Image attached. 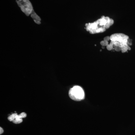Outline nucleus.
<instances>
[{
    "label": "nucleus",
    "instance_id": "5",
    "mask_svg": "<svg viewBox=\"0 0 135 135\" xmlns=\"http://www.w3.org/2000/svg\"><path fill=\"white\" fill-rule=\"evenodd\" d=\"M31 16L33 19V21L36 23L37 24H40L41 23V19L40 17L35 13V12L33 10L32 11V13H31Z\"/></svg>",
    "mask_w": 135,
    "mask_h": 135
},
{
    "label": "nucleus",
    "instance_id": "7",
    "mask_svg": "<svg viewBox=\"0 0 135 135\" xmlns=\"http://www.w3.org/2000/svg\"><path fill=\"white\" fill-rule=\"evenodd\" d=\"M17 115V113H14L12 114V115H10V116H9L8 117V119L10 121H12L15 119L16 116Z\"/></svg>",
    "mask_w": 135,
    "mask_h": 135
},
{
    "label": "nucleus",
    "instance_id": "14",
    "mask_svg": "<svg viewBox=\"0 0 135 135\" xmlns=\"http://www.w3.org/2000/svg\"><path fill=\"white\" fill-rule=\"evenodd\" d=\"M119 42L116 41L114 45H113V47L114 46H119Z\"/></svg>",
    "mask_w": 135,
    "mask_h": 135
},
{
    "label": "nucleus",
    "instance_id": "8",
    "mask_svg": "<svg viewBox=\"0 0 135 135\" xmlns=\"http://www.w3.org/2000/svg\"><path fill=\"white\" fill-rule=\"evenodd\" d=\"M100 44H101V45H102V46H107V45L109 44V42H108V41L104 40L103 41H101V42H100Z\"/></svg>",
    "mask_w": 135,
    "mask_h": 135
},
{
    "label": "nucleus",
    "instance_id": "1",
    "mask_svg": "<svg viewBox=\"0 0 135 135\" xmlns=\"http://www.w3.org/2000/svg\"><path fill=\"white\" fill-rule=\"evenodd\" d=\"M110 19L109 17L102 16L101 18L94 23H88L86 30L92 34L103 32L111 26Z\"/></svg>",
    "mask_w": 135,
    "mask_h": 135
},
{
    "label": "nucleus",
    "instance_id": "3",
    "mask_svg": "<svg viewBox=\"0 0 135 135\" xmlns=\"http://www.w3.org/2000/svg\"><path fill=\"white\" fill-rule=\"evenodd\" d=\"M21 10L27 16L31 15L33 10L31 3L29 0H16Z\"/></svg>",
    "mask_w": 135,
    "mask_h": 135
},
{
    "label": "nucleus",
    "instance_id": "13",
    "mask_svg": "<svg viewBox=\"0 0 135 135\" xmlns=\"http://www.w3.org/2000/svg\"><path fill=\"white\" fill-rule=\"evenodd\" d=\"M114 24V20L112 18L110 19V26Z\"/></svg>",
    "mask_w": 135,
    "mask_h": 135
},
{
    "label": "nucleus",
    "instance_id": "2",
    "mask_svg": "<svg viewBox=\"0 0 135 135\" xmlns=\"http://www.w3.org/2000/svg\"><path fill=\"white\" fill-rule=\"evenodd\" d=\"M69 95L74 101H80L84 99V92L81 87L75 86L70 89Z\"/></svg>",
    "mask_w": 135,
    "mask_h": 135
},
{
    "label": "nucleus",
    "instance_id": "9",
    "mask_svg": "<svg viewBox=\"0 0 135 135\" xmlns=\"http://www.w3.org/2000/svg\"><path fill=\"white\" fill-rule=\"evenodd\" d=\"M18 115L20 118L22 119H23V118H26L27 116L26 114L24 112Z\"/></svg>",
    "mask_w": 135,
    "mask_h": 135
},
{
    "label": "nucleus",
    "instance_id": "4",
    "mask_svg": "<svg viewBox=\"0 0 135 135\" xmlns=\"http://www.w3.org/2000/svg\"><path fill=\"white\" fill-rule=\"evenodd\" d=\"M110 40L112 41L122 42L125 40H128L129 36L122 33H116L110 36Z\"/></svg>",
    "mask_w": 135,
    "mask_h": 135
},
{
    "label": "nucleus",
    "instance_id": "6",
    "mask_svg": "<svg viewBox=\"0 0 135 135\" xmlns=\"http://www.w3.org/2000/svg\"><path fill=\"white\" fill-rule=\"evenodd\" d=\"M22 122H23V120L22 119L20 118L18 114L16 116L15 119L12 121V122L15 124H19V123H22Z\"/></svg>",
    "mask_w": 135,
    "mask_h": 135
},
{
    "label": "nucleus",
    "instance_id": "16",
    "mask_svg": "<svg viewBox=\"0 0 135 135\" xmlns=\"http://www.w3.org/2000/svg\"><path fill=\"white\" fill-rule=\"evenodd\" d=\"M115 42L114 41H111L110 43V44L112 45V46H113V45H114V43H115Z\"/></svg>",
    "mask_w": 135,
    "mask_h": 135
},
{
    "label": "nucleus",
    "instance_id": "10",
    "mask_svg": "<svg viewBox=\"0 0 135 135\" xmlns=\"http://www.w3.org/2000/svg\"><path fill=\"white\" fill-rule=\"evenodd\" d=\"M114 50L116 51H121V47L119 46H114Z\"/></svg>",
    "mask_w": 135,
    "mask_h": 135
},
{
    "label": "nucleus",
    "instance_id": "12",
    "mask_svg": "<svg viewBox=\"0 0 135 135\" xmlns=\"http://www.w3.org/2000/svg\"><path fill=\"white\" fill-rule=\"evenodd\" d=\"M110 40V37L109 36H107L104 38V40L105 41H108Z\"/></svg>",
    "mask_w": 135,
    "mask_h": 135
},
{
    "label": "nucleus",
    "instance_id": "11",
    "mask_svg": "<svg viewBox=\"0 0 135 135\" xmlns=\"http://www.w3.org/2000/svg\"><path fill=\"white\" fill-rule=\"evenodd\" d=\"M106 47L107 49V50L109 51L112 50L113 47V46H112V45H110V44H108L107 46H106Z\"/></svg>",
    "mask_w": 135,
    "mask_h": 135
},
{
    "label": "nucleus",
    "instance_id": "15",
    "mask_svg": "<svg viewBox=\"0 0 135 135\" xmlns=\"http://www.w3.org/2000/svg\"><path fill=\"white\" fill-rule=\"evenodd\" d=\"M3 133V129L1 127L0 128V134H1Z\"/></svg>",
    "mask_w": 135,
    "mask_h": 135
}]
</instances>
